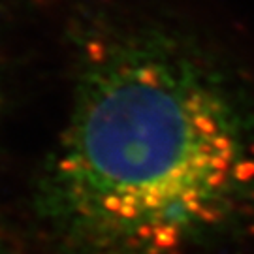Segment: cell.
I'll list each match as a JSON object with an SVG mask.
<instances>
[{"label": "cell", "instance_id": "6da1fadb", "mask_svg": "<svg viewBox=\"0 0 254 254\" xmlns=\"http://www.w3.org/2000/svg\"><path fill=\"white\" fill-rule=\"evenodd\" d=\"M72 106L44 185L64 254H183L254 217V104L187 27L108 6L70 23Z\"/></svg>", "mask_w": 254, "mask_h": 254}]
</instances>
